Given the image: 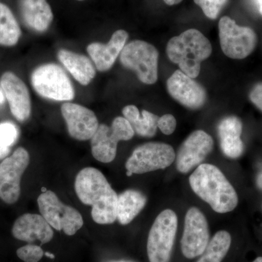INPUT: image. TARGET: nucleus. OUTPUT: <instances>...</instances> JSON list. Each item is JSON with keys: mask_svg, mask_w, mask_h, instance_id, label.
<instances>
[{"mask_svg": "<svg viewBox=\"0 0 262 262\" xmlns=\"http://www.w3.org/2000/svg\"><path fill=\"white\" fill-rule=\"evenodd\" d=\"M75 189L79 200L92 207L91 216L96 223L110 225L116 221L118 195L99 170L82 169L76 177Z\"/></svg>", "mask_w": 262, "mask_h": 262, "instance_id": "f257e3e1", "label": "nucleus"}, {"mask_svg": "<svg viewBox=\"0 0 262 262\" xmlns=\"http://www.w3.org/2000/svg\"><path fill=\"white\" fill-rule=\"evenodd\" d=\"M189 182L193 192L217 213H229L238 204V196L233 186L212 164L198 165L189 177Z\"/></svg>", "mask_w": 262, "mask_h": 262, "instance_id": "f03ea898", "label": "nucleus"}, {"mask_svg": "<svg viewBox=\"0 0 262 262\" xmlns=\"http://www.w3.org/2000/svg\"><path fill=\"white\" fill-rule=\"evenodd\" d=\"M166 53L170 61L194 79L199 75L202 62L211 56L212 46L200 31L190 29L171 38L167 45Z\"/></svg>", "mask_w": 262, "mask_h": 262, "instance_id": "7ed1b4c3", "label": "nucleus"}, {"mask_svg": "<svg viewBox=\"0 0 262 262\" xmlns=\"http://www.w3.org/2000/svg\"><path fill=\"white\" fill-rule=\"evenodd\" d=\"M178 227V218L171 209H165L155 219L148 236L149 262H169Z\"/></svg>", "mask_w": 262, "mask_h": 262, "instance_id": "20e7f679", "label": "nucleus"}, {"mask_svg": "<svg viewBox=\"0 0 262 262\" xmlns=\"http://www.w3.org/2000/svg\"><path fill=\"white\" fill-rule=\"evenodd\" d=\"M33 89L39 96L58 101H72L75 92L64 70L55 63L39 66L31 76Z\"/></svg>", "mask_w": 262, "mask_h": 262, "instance_id": "39448f33", "label": "nucleus"}, {"mask_svg": "<svg viewBox=\"0 0 262 262\" xmlns=\"http://www.w3.org/2000/svg\"><path fill=\"white\" fill-rule=\"evenodd\" d=\"M159 53L155 46L142 40H134L125 45L120 60L125 68L134 71L144 84H152L158 79Z\"/></svg>", "mask_w": 262, "mask_h": 262, "instance_id": "423d86ee", "label": "nucleus"}, {"mask_svg": "<svg viewBox=\"0 0 262 262\" xmlns=\"http://www.w3.org/2000/svg\"><path fill=\"white\" fill-rule=\"evenodd\" d=\"M134 134V129L125 117H116L111 126L101 124L91 139L93 156L101 163H111L116 157L118 143L130 140Z\"/></svg>", "mask_w": 262, "mask_h": 262, "instance_id": "0eeeda50", "label": "nucleus"}, {"mask_svg": "<svg viewBox=\"0 0 262 262\" xmlns=\"http://www.w3.org/2000/svg\"><path fill=\"white\" fill-rule=\"evenodd\" d=\"M37 203L41 215L52 228L72 236L83 226V219L80 212L62 203L56 193L51 190L42 193L38 198Z\"/></svg>", "mask_w": 262, "mask_h": 262, "instance_id": "6e6552de", "label": "nucleus"}, {"mask_svg": "<svg viewBox=\"0 0 262 262\" xmlns=\"http://www.w3.org/2000/svg\"><path fill=\"white\" fill-rule=\"evenodd\" d=\"M176 159L173 148L161 142H148L137 146L129 157L125 168L132 174H143L168 168Z\"/></svg>", "mask_w": 262, "mask_h": 262, "instance_id": "1a4fd4ad", "label": "nucleus"}, {"mask_svg": "<svg viewBox=\"0 0 262 262\" xmlns=\"http://www.w3.org/2000/svg\"><path fill=\"white\" fill-rule=\"evenodd\" d=\"M221 48L226 56L244 59L256 47V33L249 27H241L229 17H222L219 24Z\"/></svg>", "mask_w": 262, "mask_h": 262, "instance_id": "9d476101", "label": "nucleus"}, {"mask_svg": "<svg viewBox=\"0 0 262 262\" xmlns=\"http://www.w3.org/2000/svg\"><path fill=\"white\" fill-rule=\"evenodd\" d=\"M30 158L27 149L18 147L0 164V198L8 204L20 198V179L28 167Z\"/></svg>", "mask_w": 262, "mask_h": 262, "instance_id": "9b49d317", "label": "nucleus"}, {"mask_svg": "<svg viewBox=\"0 0 262 262\" xmlns=\"http://www.w3.org/2000/svg\"><path fill=\"white\" fill-rule=\"evenodd\" d=\"M210 241L208 221L203 212L192 207L186 213L181 248L189 259L201 256Z\"/></svg>", "mask_w": 262, "mask_h": 262, "instance_id": "f8f14e48", "label": "nucleus"}, {"mask_svg": "<svg viewBox=\"0 0 262 262\" xmlns=\"http://www.w3.org/2000/svg\"><path fill=\"white\" fill-rule=\"evenodd\" d=\"M213 139L202 130L192 133L179 148L177 168L180 173H187L201 165L213 149Z\"/></svg>", "mask_w": 262, "mask_h": 262, "instance_id": "ddd939ff", "label": "nucleus"}, {"mask_svg": "<svg viewBox=\"0 0 262 262\" xmlns=\"http://www.w3.org/2000/svg\"><path fill=\"white\" fill-rule=\"evenodd\" d=\"M61 111L71 137L78 141L91 140L99 125L92 110L77 103H65Z\"/></svg>", "mask_w": 262, "mask_h": 262, "instance_id": "4468645a", "label": "nucleus"}, {"mask_svg": "<svg viewBox=\"0 0 262 262\" xmlns=\"http://www.w3.org/2000/svg\"><path fill=\"white\" fill-rule=\"evenodd\" d=\"M167 89L170 96L185 107L198 110L206 103V90L181 70L170 76L167 81Z\"/></svg>", "mask_w": 262, "mask_h": 262, "instance_id": "2eb2a0df", "label": "nucleus"}, {"mask_svg": "<svg viewBox=\"0 0 262 262\" xmlns=\"http://www.w3.org/2000/svg\"><path fill=\"white\" fill-rule=\"evenodd\" d=\"M1 88L11 113L19 122L28 120L32 112V103L28 88L21 79L11 72L2 75Z\"/></svg>", "mask_w": 262, "mask_h": 262, "instance_id": "dca6fc26", "label": "nucleus"}, {"mask_svg": "<svg viewBox=\"0 0 262 262\" xmlns=\"http://www.w3.org/2000/svg\"><path fill=\"white\" fill-rule=\"evenodd\" d=\"M15 238L24 242L39 241L41 244L49 243L53 238V230L42 215L26 213L15 221L12 229Z\"/></svg>", "mask_w": 262, "mask_h": 262, "instance_id": "f3484780", "label": "nucleus"}, {"mask_svg": "<svg viewBox=\"0 0 262 262\" xmlns=\"http://www.w3.org/2000/svg\"><path fill=\"white\" fill-rule=\"evenodd\" d=\"M127 39V32L120 29L114 33L106 44L93 42L89 45L88 53L98 72H106L113 67L117 57L125 47Z\"/></svg>", "mask_w": 262, "mask_h": 262, "instance_id": "a211bd4d", "label": "nucleus"}, {"mask_svg": "<svg viewBox=\"0 0 262 262\" xmlns=\"http://www.w3.org/2000/svg\"><path fill=\"white\" fill-rule=\"evenodd\" d=\"M19 11L24 24L36 32H45L53 20L47 0H19Z\"/></svg>", "mask_w": 262, "mask_h": 262, "instance_id": "6ab92c4d", "label": "nucleus"}, {"mask_svg": "<svg viewBox=\"0 0 262 262\" xmlns=\"http://www.w3.org/2000/svg\"><path fill=\"white\" fill-rule=\"evenodd\" d=\"M243 124L238 117H227L218 125V135L222 152L227 158L237 159L244 151L241 139Z\"/></svg>", "mask_w": 262, "mask_h": 262, "instance_id": "aec40b11", "label": "nucleus"}, {"mask_svg": "<svg viewBox=\"0 0 262 262\" xmlns=\"http://www.w3.org/2000/svg\"><path fill=\"white\" fill-rule=\"evenodd\" d=\"M58 58L72 77L82 85H88L96 77L94 65L84 55L61 49L58 51Z\"/></svg>", "mask_w": 262, "mask_h": 262, "instance_id": "412c9836", "label": "nucleus"}, {"mask_svg": "<svg viewBox=\"0 0 262 262\" xmlns=\"http://www.w3.org/2000/svg\"><path fill=\"white\" fill-rule=\"evenodd\" d=\"M146 196L139 191L127 189L118 195L117 220L122 225L130 224L146 206Z\"/></svg>", "mask_w": 262, "mask_h": 262, "instance_id": "4be33fe9", "label": "nucleus"}, {"mask_svg": "<svg viewBox=\"0 0 262 262\" xmlns=\"http://www.w3.org/2000/svg\"><path fill=\"white\" fill-rule=\"evenodd\" d=\"M122 115L130 124L134 132L142 137L151 138L156 134L159 117L155 114L139 110L134 105H127L122 110Z\"/></svg>", "mask_w": 262, "mask_h": 262, "instance_id": "5701e85b", "label": "nucleus"}, {"mask_svg": "<svg viewBox=\"0 0 262 262\" xmlns=\"http://www.w3.org/2000/svg\"><path fill=\"white\" fill-rule=\"evenodd\" d=\"M21 36L20 26L11 10L0 3V46L12 47Z\"/></svg>", "mask_w": 262, "mask_h": 262, "instance_id": "b1692460", "label": "nucleus"}, {"mask_svg": "<svg viewBox=\"0 0 262 262\" xmlns=\"http://www.w3.org/2000/svg\"><path fill=\"white\" fill-rule=\"evenodd\" d=\"M232 237L228 232L219 231L209 241L196 262H222L230 248Z\"/></svg>", "mask_w": 262, "mask_h": 262, "instance_id": "393cba45", "label": "nucleus"}, {"mask_svg": "<svg viewBox=\"0 0 262 262\" xmlns=\"http://www.w3.org/2000/svg\"><path fill=\"white\" fill-rule=\"evenodd\" d=\"M194 3L201 7L204 14L210 19H215L228 0H194Z\"/></svg>", "mask_w": 262, "mask_h": 262, "instance_id": "a878e982", "label": "nucleus"}, {"mask_svg": "<svg viewBox=\"0 0 262 262\" xmlns=\"http://www.w3.org/2000/svg\"><path fill=\"white\" fill-rule=\"evenodd\" d=\"M16 254L24 262H38L42 259L45 253L39 246L29 244L18 248Z\"/></svg>", "mask_w": 262, "mask_h": 262, "instance_id": "bb28decb", "label": "nucleus"}, {"mask_svg": "<svg viewBox=\"0 0 262 262\" xmlns=\"http://www.w3.org/2000/svg\"><path fill=\"white\" fill-rule=\"evenodd\" d=\"M18 136V130L11 122L0 123V145L9 147L14 144Z\"/></svg>", "mask_w": 262, "mask_h": 262, "instance_id": "cd10ccee", "label": "nucleus"}, {"mask_svg": "<svg viewBox=\"0 0 262 262\" xmlns=\"http://www.w3.org/2000/svg\"><path fill=\"white\" fill-rule=\"evenodd\" d=\"M158 127L165 135H171L177 127V120L172 115H165L159 117Z\"/></svg>", "mask_w": 262, "mask_h": 262, "instance_id": "c85d7f7f", "label": "nucleus"}, {"mask_svg": "<svg viewBox=\"0 0 262 262\" xmlns=\"http://www.w3.org/2000/svg\"><path fill=\"white\" fill-rule=\"evenodd\" d=\"M250 99L256 107L262 111V83L254 86L250 94Z\"/></svg>", "mask_w": 262, "mask_h": 262, "instance_id": "c756f323", "label": "nucleus"}, {"mask_svg": "<svg viewBox=\"0 0 262 262\" xmlns=\"http://www.w3.org/2000/svg\"><path fill=\"white\" fill-rule=\"evenodd\" d=\"M253 8L262 15V0H250Z\"/></svg>", "mask_w": 262, "mask_h": 262, "instance_id": "7c9ffc66", "label": "nucleus"}, {"mask_svg": "<svg viewBox=\"0 0 262 262\" xmlns=\"http://www.w3.org/2000/svg\"><path fill=\"white\" fill-rule=\"evenodd\" d=\"M10 149L9 147L0 145V160L5 159L9 155Z\"/></svg>", "mask_w": 262, "mask_h": 262, "instance_id": "2f4dec72", "label": "nucleus"}, {"mask_svg": "<svg viewBox=\"0 0 262 262\" xmlns=\"http://www.w3.org/2000/svg\"><path fill=\"white\" fill-rule=\"evenodd\" d=\"M256 184H257L258 187L262 190V169L256 177Z\"/></svg>", "mask_w": 262, "mask_h": 262, "instance_id": "473e14b6", "label": "nucleus"}, {"mask_svg": "<svg viewBox=\"0 0 262 262\" xmlns=\"http://www.w3.org/2000/svg\"><path fill=\"white\" fill-rule=\"evenodd\" d=\"M163 1L168 5H174L182 3V0H163Z\"/></svg>", "mask_w": 262, "mask_h": 262, "instance_id": "72a5a7b5", "label": "nucleus"}, {"mask_svg": "<svg viewBox=\"0 0 262 262\" xmlns=\"http://www.w3.org/2000/svg\"><path fill=\"white\" fill-rule=\"evenodd\" d=\"M5 102V95L3 89L0 87V104Z\"/></svg>", "mask_w": 262, "mask_h": 262, "instance_id": "f704fd0d", "label": "nucleus"}, {"mask_svg": "<svg viewBox=\"0 0 262 262\" xmlns=\"http://www.w3.org/2000/svg\"><path fill=\"white\" fill-rule=\"evenodd\" d=\"M45 255H46V256H47L48 258H51V259H54L55 258V255L53 254V253L46 252L45 253Z\"/></svg>", "mask_w": 262, "mask_h": 262, "instance_id": "c9c22d12", "label": "nucleus"}, {"mask_svg": "<svg viewBox=\"0 0 262 262\" xmlns=\"http://www.w3.org/2000/svg\"><path fill=\"white\" fill-rule=\"evenodd\" d=\"M253 262H262V256L256 258Z\"/></svg>", "mask_w": 262, "mask_h": 262, "instance_id": "e433bc0d", "label": "nucleus"}, {"mask_svg": "<svg viewBox=\"0 0 262 262\" xmlns=\"http://www.w3.org/2000/svg\"><path fill=\"white\" fill-rule=\"evenodd\" d=\"M77 1H84V0H77Z\"/></svg>", "mask_w": 262, "mask_h": 262, "instance_id": "4c0bfd02", "label": "nucleus"}]
</instances>
